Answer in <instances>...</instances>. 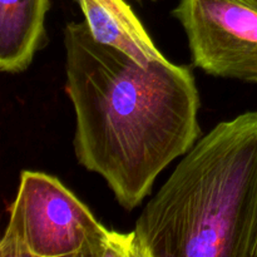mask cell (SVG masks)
I'll list each match as a JSON object with an SVG mask.
<instances>
[{
    "label": "cell",
    "mask_w": 257,
    "mask_h": 257,
    "mask_svg": "<svg viewBox=\"0 0 257 257\" xmlns=\"http://www.w3.org/2000/svg\"><path fill=\"white\" fill-rule=\"evenodd\" d=\"M253 257H257V243H256V247H255V251H253Z\"/></svg>",
    "instance_id": "obj_9"
},
{
    "label": "cell",
    "mask_w": 257,
    "mask_h": 257,
    "mask_svg": "<svg viewBox=\"0 0 257 257\" xmlns=\"http://www.w3.org/2000/svg\"><path fill=\"white\" fill-rule=\"evenodd\" d=\"M236 2H240L242 3V4H246L248 5V7H252L257 9V0H236Z\"/></svg>",
    "instance_id": "obj_7"
},
{
    "label": "cell",
    "mask_w": 257,
    "mask_h": 257,
    "mask_svg": "<svg viewBox=\"0 0 257 257\" xmlns=\"http://www.w3.org/2000/svg\"><path fill=\"white\" fill-rule=\"evenodd\" d=\"M64 48L78 163L104 178L120 207L133 211L201 137L192 70L167 58L143 67L98 43L84 20L65 25Z\"/></svg>",
    "instance_id": "obj_1"
},
{
    "label": "cell",
    "mask_w": 257,
    "mask_h": 257,
    "mask_svg": "<svg viewBox=\"0 0 257 257\" xmlns=\"http://www.w3.org/2000/svg\"><path fill=\"white\" fill-rule=\"evenodd\" d=\"M50 0H0V70H27L45 39Z\"/></svg>",
    "instance_id": "obj_6"
},
{
    "label": "cell",
    "mask_w": 257,
    "mask_h": 257,
    "mask_svg": "<svg viewBox=\"0 0 257 257\" xmlns=\"http://www.w3.org/2000/svg\"><path fill=\"white\" fill-rule=\"evenodd\" d=\"M98 43L109 45L147 67L166 59L125 0H75Z\"/></svg>",
    "instance_id": "obj_5"
},
{
    "label": "cell",
    "mask_w": 257,
    "mask_h": 257,
    "mask_svg": "<svg viewBox=\"0 0 257 257\" xmlns=\"http://www.w3.org/2000/svg\"><path fill=\"white\" fill-rule=\"evenodd\" d=\"M172 15L185 30L195 67L257 84V9L236 0H180Z\"/></svg>",
    "instance_id": "obj_4"
},
{
    "label": "cell",
    "mask_w": 257,
    "mask_h": 257,
    "mask_svg": "<svg viewBox=\"0 0 257 257\" xmlns=\"http://www.w3.org/2000/svg\"><path fill=\"white\" fill-rule=\"evenodd\" d=\"M0 257H137L133 231L110 230L59 178L20 173Z\"/></svg>",
    "instance_id": "obj_3"
},
{
    "label": "cell",
    "mask_w": 257,
    "mask_h": 257,
    "mask_svg": "<svg viewBox=\"0 0 257 257\" xmlns=\"http://www.w3.org/2000/svg\"><path fill=\"white\" fill-rule=\"evenodd\" d=\"M133 235L137 257H253L257 110L198 138L145 206Z\"/></svg>",
    "instance_id": "obj_2"
},
{
    "label": "cell",
    "mask_w": 257,
    "mask_h": 257,
    "mask_svg": "<svg viewBox=\"0 0 257 257\" xmlns=\"http://www.w3.org/2000/svg\"><path fill=\"white\" fill-rule=\"evenodd\" d=\"M137 3H145V2H157V0H135Z\"/></svg>",
    "instance_id": "obj_8"
}]
</instances>
